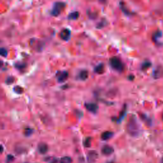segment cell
Instances as JSON below:
<instances>
[{"label": "cell", "instance_id": "cell-25", "mask_svg": "<svg viewBox=\"0 0 163 163\" xmlns=\"http://www.w3.org/2000/svg\"><path fill=\"white\" fill-rule=\"evenodd\" d=\"M107 163H113L112 162H107Z\"/></svg>", "mask_w": 163, "mask_h": 163}, {"label": "cell", "instance_id": "cell-4", "mask_svg": "<svg viewBox=\"0 0 163 163\" xmlns=\"http://www.w3.org/2000/svg\"><path fill=\"white\" fill-rule=\"evenodd\" d=\"M68 77V73L67 71H59L57 73V79L59 82H63L67 80Z\"/></svg>", "mask_w": 163, "mask_h": 163}, {"label": "cell", "instance_id": "cell-9", "mask_svg": "<svg viewBox=\"0 0 163 163\" xmlns=\"http://www.w3.org/2000/svg\"><path fill=\"white\" fill-rule=\"evenodd\" d=\"M98 158V153L95 151H91L88 154V160L90 162H93Z\"/></svg>", "mask_w": 163, "mask_h": 163}, {"label": "cell", "instance_id": "cell-19", "mask_svg": "<svg viewBox=\"0 0 163 163\" xmlns=\"http://www.w3.org/2000/svg\"><path fill=\"white\" fill-rule=\"evenodd\" d=\"M32 132H33V130H32V129L28 128V129H26V130H25L24 134H25L26 136H27V137H28V136H30V135H31V134H32Z\"/></svg>", "mask_w": 163, "mask_h": 163}, {"label": "cell", "instance_id": "cell-23", "mask_svg": "<svg viewBox=\"0 0 163 163\" xmlns=\"http://www.w3.org/2000/svg\"><path fill=\"white\" fill-rule=\"evenodd\" d=\"M3 65V62L1 61H0V68H1Z\"/></svg>", "mask_w": 163, "mask_h": 163}, {"label": "cell", "instance_id": "cell-14", "mask_svg": "<svg viewBox=\"0 0 163 163\" xmlns=\"http://www.w3.org/2000/svg\"><path fill=\"white\" fill-rule=\"evenodd\" d=\"M60 163H72V159L69 157L66 156L60 160Z\"/></svg>", "mask_w": 163, "mask_h": 163}, {"label": "cell", "instance_id": "cell-2", "mask_svg": "<svg viewBox=\"0 0 163 163\" xmlns=\"http://www.w3.org/2000/svg\"><path fill=\"white\" fill-rule=\"evenodd\" d=\"M110 63L111 67L117 71H122L124 69V65L120 60L116 57H113L110 60Z\"/></svg>", "mask_w": 163, "mask_h": 163}, {"label": "cell", "instance_id": "cell-3", "mask_svg": "<svg viewBox=\"0 0 163 163\" xmlns=\"http://www.w3.org/2000/svg\"><path fill=\"white\" fill-rule=\"evenodd\" d=\"M65 8V3L62 2H57L54 5L53 8L51 11V14L53 16H57L62 12Z\"/></svg>", "mask_w": 163, "mask_h": 163}, {"label": "cell", "instance_id": "cell-21", "mask_svg": "<svg viewBox=\"0 0 163 163\" xmlns=\"http://www.w3.org/2000/svg\"><path fill=\"white\" fill-rule=\"evenodd\" d=\"M13 159H14V157L12 156H11V155L8 156V157H7V161L8 162H10V161H12Z\"/></svg>", "mask_w": 163, "mask_h": 163}, {"label": "cell", "instance_id": "cell-10", "mask_svg": "<svg viewBox=\"0 0 163 163\" xmlns=\"http://www.w3.org/2000/svg\"><path fill=\"white\" fill-rule=\"evenodd\" d=\"M112 136H113V132H111L110 131H106L104 132L103 133L101 134V138L102 140H107L111 138Z\"/></svg>", "mask_w": 163, "mask_h": 163}, {"label": "cell", "instance_id": "cell-8", "mask_svg": "<svg viewBox=\"0 0 163 163\" xmlns=\"http://www.w3.org/2000/svg\"><path fill=\"white\" fill-rule=\"evenodd\" d=\"M48 146L47 144H45L44 143H41L38 145V151L40 152V153H42V154H44V153H46L48 151Z\"/></svg>", "mask_w": 163, "mask_h": 163}, {"label": "cell", "instance_id": "cell-11", "mask_svg": "<svg viewBox=\"0 0 163 163\" xmlns=\"http://www.w3.org/2000/svg\"><path fill=\"white\" fill-rule=\"evenodd\" d=\"M88 75H89V74H88V72H87V71L83 70L80 73L79 77H80L81 80H86L87 78H88Z\"/></svg>", "mask_w": 163, "mask_h": 163}, {"label": "cell", "instance_id": "cell-7", "mask_svg": "<svg viewBox=\"0 0 163 163\" xmlns=\"http://www.w3.org/2000/svg\"><path fill=\"white\" fill-rule=\"evenodd\" d=\"M101 152L105 156H109L113 152V149L110 145H105L103 147Z\"/></svg>", "mask_w": 163, "mask_h": 163}, {"label": "cell", "instance_id": "cell-12", "mask_svg": "<svg viewBox=\"0 0 163 163\" xmlns=\"http://www.w3.org/2000/svg\"><path fill=\"white\" fill-rule=\"evenodd\" d=\"M104 71V66L103 64L97 66L95 68V72L98 74H101Z\"/></svg>", "mask_w": 163, "mask_h": 163}, {"label": "cell", "instance_id": "cell-24", "mask_svg": "<svg viewBox=\"0 0 163 163\" xmlns=\"http://www.w3.org/2000/svg\"><path fill=\"white\" fill-rule=\"evenodd\" d=\"M161 163H163V158L162 159V161H161Z\"/></svg>", "mask_w": 163, "mask_h": 163}, {"label": "cell", "instance_id": "cell-5", "mask_svg": "<svg viewBox=\"0 0 163 163\" xmlns=\"http://www.w3.org/2000/svg\"><path fill=\"white\" fill-rule=\"evenodd\" d=\"M59 35L62 40L65 41H67L69 40V38H70L71 32L68 29H64L62 30L61 33H60Z\"/></svg>", "mask_w": 163, "mask_h": 163}, {"label": "cell", "instance_id": "cell-20", "mask_svg": "<svg viewBox=\"0 0 163 163\" xmlns=\"http://www.w3.org/2000/svg\"><path fill=\"white\" fill-rule=\"evenodd\" d=\"M150 63H149V62H145V63H144V64L143 65L142 68H143V69L148 68L150 67Z\"/></svg>", "mask_w": 163, "mask_h": 163}, {"label": "cell", "instance_id": "cell-13", "mask_svg": "<svg viewBox=\"0 0 163 163\" xmlns=\"http://www.w3.org/2000/svg\"><path fill=\"white\" fill-rule=\"evenodd\" d=\"M78 16H79V14L78 12H72L69 15L68 19L70 20H75L77 19Z\"/></svg>", "mask_w": 163, "mask_h": 163}, {"label": "cell", "instance_id": "cell-15", "mask_svg": "<svg viewBox=\"0 0 163 163\" xmlns=\"http://www.w3.org/2000/svg\"><path fill=\"white\" fill-rule=\"evenodd\" d=\"M7 54H8V52L7 50L4 49V48L0 47V56H3V57H7Z\"/></svg>", "mask_w": 163, "mask_h": 163}, {"label": "cell", "instance_id": "cell-18", "mask_svg": "<svg viewBox=\"0 0 163 163\" xmlns=\"http://www.w3.org/2000/svg\"><path fill=\"white\" fill-rule=\"evenodd\" d=\"M14 77H8L7 80H6V83H7V84H12L14 82Z\"/></svg>", "mask_w": 163, "mask_h": 163}, {"label": "cell", "instance_id": "cell-6", "mask_svg": "<svg viewBox=\"0 0 163 163\" xmlns=\"http://www.w3.org/2000/svg\"><path fill=\"white\" fill-rule=\"evenodd\" d=\"M86 109L92 113H96L98 109V105L95 103H86Z\"/></svg>", "mask_w": 163, "mask_h": 163}, {"label": "cell", "instance_id": "cell-22", "mask_svg": "<svg viewBox=\"0 0 163 163\" xmlns=\"http://www.w3.org/2000/svg\"><path fill=\"white\" fill-rule=\"evenodd\" d=\"M3 151V147L1 145H0V153H1Z\"/></svg>", "mask_w": 163, "mask_h": 163}, {"label": "cell", "instance_id": "cell-1", "mask_svg": "<svg viewBox=\"0 0 163 163\" xmlns=\"http://www.w3.org/2000/svg\"><path fill=\"white\" fill-rule=\"evenodd\" d=\"M128 132L132 136H136L138 133V126L135 119L131 118L127 126Z\"/></svg>", "mask_w": 163, "mask_h": 163}, {"label": "cell", "instance_id": "cell-16", "mask_svg": "<svg viewBox=\"0 0 163 163\" xmlns=\"http://www.w3.org/2000/svg\"><path fill=\"white\" fill-rule=\"evenodd\" d=\"M14 90L15 92L16 93H18V94H21V93H22L23 92V89L20 86H16L14 87Z\"/></svg>", "mask_w": 163, "mask_h": 163}, {"label": "cell", "instance_id": "cell-17", "mask_svg": "<svg viewBox=\"0 0 163 163\" xmlns=\"http://www.w3.org/2000/svg\"><path fill=\"white\" fill-rule=\"evenodd\" d=\"M90 141H91V140H90V138H87L86 139V140L84 141V146H85L86 147H89L90 146Z\"/></svg>", "mask_w": 163, "mask_h": 163}]
</instances>
